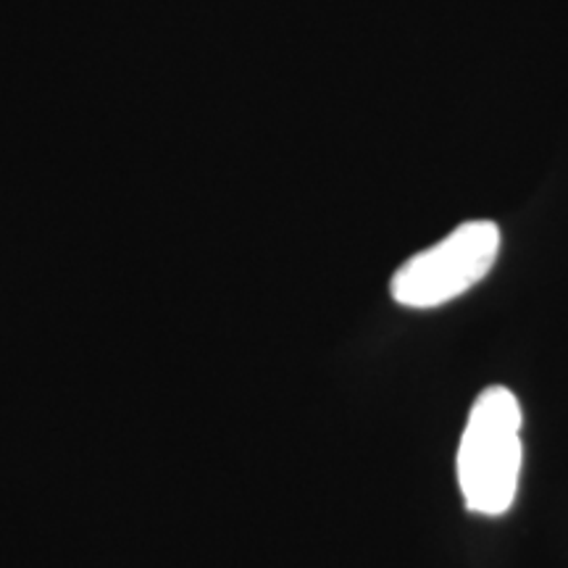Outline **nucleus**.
Listing matches in <instances>:
<instances>
[{
  "label": "nucleus",
  "instance_id": "1",
  "mask_svg": "<svg viewBox=\"0 0 568 568\" xmlns=\"http://www.w3.org/2000/svg\"><path fill=\"white\" fill-rule=\"evenodd\" d=\"M521 456V406L508 387H487L474 400L458 447L466 508L485 516L506 514L514 506Z\"/></svg>",
  "mask_w": 568,
  "mask_h": 568
},
{
  "label": "nucleus",
  "instance_id": "2",
  "mask_svg": "<svg viewBox=\"0 0 568 568\" xmlns=\"http://www.w3.org/2000/svg\"><path fill=\"white\" fill-rule=\"evenodd\" d=\"M500 253L495 222H466L437 245L410 255L393 274L389 293L406 308H437L479 284Z\"/></svg>",
  "mask_w": 568,
  "mask_h": 568
}]
</instances>
